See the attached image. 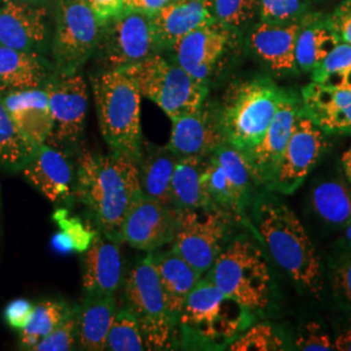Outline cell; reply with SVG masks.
<instances>
[{"mask_svg":"<svg viewBox=\"0 0 351 351\" xmlns=\"http://www.w3.org/2000/svg\"><path fill=\"white\" fill-rule=\"evenodd\" d=\"M75 195L99 233L120 242L126 215L142 195L138 165L117 151H84L75 165Z\"/></svg>","mask_w":351,"mask_h":351,"instance_id":"obj_1","label":"cell"},{"mask_svg":"<svg viewBox=\"0 0 351 351\" xmlns=\"http://www.w3.org/2000/svg\"><path fill=\"white\" fill-rule=\"evenodd\" d=\"M252 221L275 263L297 285L322 298V259L295 213L276 195L263 194L255 202Z\"/></svg>","mask_w":351,"mask_h":351,"instance_id":"obj_2","label":"cell"},{"mask_svg":"<svg viewBox=\"0 0 351 351\" xmlns=\"http://www.w3.org/2000/svg\"><path fill=\"white\" fill-rule=\"evenodd\" d=\"M101 136L110 149L138 164L143 151L142 95L120 69H106L93 80Z\"/></svg>","mask_w":351,"mask_h":351,"instance_id":"obj_3","label":"cell"},{"mask_svg":"<svg viewBox=\"0 0 351 351\" xmlns=\"http://www.w3.org/2000/svg\"><path fill=\"white\" fill-rule=\"evenodd\" d=\"M287 93L267 77L233 84L217 108L226 142L243 154L254 149L263 138Z\"/></svg>","mask_w":351,"mask_h":351,"instance_id":"obj_4","label":"cell"},{"mask_svg":"<svg viewBox=\"0 0 351 351\" xmlns=\"http://www.w3.org/2000/svg\"><path fill=\"white\" fill-rule=\"evenodd\" d=\"M252 322V311L226 295L206 275L190 291L177 326L189 339L223 346L246 330Z\"/></svg>","mask_w":351,"mask_h":351,"instance_id":"obj_5","label":"cell"},{"mask_svg":"<svg viewBox=\"0 0 351 351\" xmlns=\"http://www.w3.org/2000/svg\"><path fill=\"white\" fill-rule=\"evenodd\" d=\"M226 295L252 313L264 311L272 300V275L263 250L242 236L230 241L206 274Z\"/></svg>","mask_w":351,"mask_h":351,"instance_id":"obj_6","label":"cell"},{"mask_svg":"<svg viewBox=\"0 0 351 351\" xmlns=\"http://www.w3.org/2000/svg\"><path fill=\"white\" fill-rule=\"evenodd\" d=\"M120 71L133 80L142 97L154 101L171 120L198 110L207 98V84L197 81L159 53Z\"/></svg>","mask_w":351,"mask_h":351,"instance_id":"obj_7","label":"cell"},{"mask_svg":"<svg viewBox=\"0 0 351 351\" xmlns=\"http://www.w3.org/2000/svg\"><path fill=\"white\" fill-rule=\"evenodd\" d=\"M123 284L125 307L138 320L146 348L169 349L177 323L167 307L152 254H147L128 271Z\"/></svg>","mask_w":351,"mask_h":351,"instance_id":"obj_8","label":"cell"},{"mask_svg":"<svg viewBox=\"0 0 351 351\" xmlns=\"http://www.w3.org/2000/svg\"><path fill=\"white\" fill-rule=\"evenodd\" d=\"M232 217L217 207L178 211L172 249L204 276L226 247Z\"/></svg>","mask_w":351,"mask_h":351,"instance_id":"obj_9","label":"cell"},{"mask_svg":"<svg viewBox=\"0 0 351 351\" xmlns=\"http://www.w3.org/2000/svg\"><path fill=\"white\" fill-rule=\"evenodd\" d=\"M101 24L88 0H60L53 39L58 73H75L98 47Z\"/></svg>","mask_w":351,"mask_h":351,"instance_id":"obj_10","label":"cell"},{"mask_svg":"<svg viewBox=\"0 0 351 351\" xmlns=\"http://www.w3.org/2000/svg\"><path fill=\"white\" fill-rule=\"evenodd\" d=\"M45 88L52 114V130L47 145L66 151L80 143L88 111V86L84 77L75 73H58L49 77Z\"/></svg>","mask_w":351,"mask_h":351,"instance_id":"obj_11","label":"cell"},{"mask_svg":"<svg viewBox=\"0 0 351 351\" xmlns=\"http://www.w3.org/2000/svg\"><path fill=\"white\" fill-rule=\"evenodd\" d=\"M326 146L324 132L301 108L276 168L265 184L267 190L284 195L295 193L319 163Z\"/></svg>","mask_w":351,"mask_h":351,"instance_id":"obj_12","label":"cell"},{"mask_svg":"<svg viewBox=\"0 0 351 351\" xmlns=\"http://www.w3.org/2000/svg\"><path fill=\"white\" fill-rule=\"evenodd\" d=\"M103 26L106 32L99 38V43L107 69L125 68L159 50L152 14L126 8Z\"/></svg>","mask_w":351,"mask_h":351,"instance_id":"obj_13","label":"cell"},{"mask_svg":"<svg viewBox=\"0 0 351 351\" xmlns=\"http://www.w3.org/2000/svg\"><path fill=\"white\" fill-rule=\"evenodd\" d=\"M177 219L178 211L172 206L142 194L126 215L120 232V242H125L137 250H158L173 242Z\"/></svg>","mask_w":351,"mask_h":351,"instance_id":"obj_14","label":"cell"},{"mask_svg":"<svg viewBox=\"0 0 351 351\" xmlns=\"http://www.w3.org/2000/svg\"><path fill=\"white\" fill-rule=\"evenodd\" d=\"M230 29L215 20L178 39L172 47L176 64L197 81L207 84L232 43Z\"/></svg>","mask_w":351,"mask_h":351,"instance_id":"obj_15","label":"cell"},{"mask_svg":"<svg viewBox=\"0 0 351 351\" xmlns=\"http://www.w3.org/2000/svg\"><path fill=\"white\" fill-rule=\"evenodd\" d=\"M167 147L177 158H206L226 142L217 108L206 104L193 112L176 117Z\"/></svg>","mask_w":351,"mask_h":351,"instance_id":"obj_16","label":"cell"},{"mask_svg":"<svg viewBox=\"0 0 351 351\" xmlns=\"http://www.w3.org/2000/svg\"><path fill=\"white\" fill-rule=\"evenodd\" d=\"M21 172L26 181L51 203H66L75 197V168L65 151L43 143L38 146Z\"/></svg>","mask_w":351,"mask_h":351,"instance_id":"obj_17","label":"cell"},{"mask_svg":"<svg viewBox=\"0 0 351 351\" xmlns=\"http://www.w3.org/2000/svg\"><path fill=\"white\" fill-rule=\"evenodd\" d=\"M47 10L20 0H0V45L39 53L47 37Z\"/></svg>","mask_w":351,"mask_h":351,"instance_id":"obj_18","label":"cell"},{"mask_svg":"<svg viewBox=\"0 0 351 351\" xmlns=\"http://www.w3.org/2000/svg\"><path fill=\"white\" fill-rule=\"evenodd\" d=\"M301 108V99L294 94L287 93L262 141L245 154L256 185L265 186L274 173L277 162L293 132L295 116Z\"/></svg>","mask_w":351,"mask_h":351,"instance_id":"obj_19","label":"cell"},{"mask_svg":"<svg viewBox=\"0 0 351 351\" xmlns=\"http://www.w3.org/2000/svg\"><path fill=\"white\" fill-rule=\"evenodd\" d=\"M123 284V261L119 241L97 233L85 251L82 269L84 295H116Z\"/></svg>","mask_w":351,"mask_h":351,"instance_id":"obj_20","label":"cell"},{"mask_svg":"<svg viewBox=\"0 0 351 351\" xmlns=\"http://www.w3.org/2000/svg\"><path fill=\"white\" fill-rule=\"evenodd\" d=\"M301 19L290 23L262 21L251 32L250 46L255 55L277 75L297 72L295 40Z\"/></svg>","mask_w":351,"mask_h":351,"instance_id":"obj_21","label":"cell"},{"mask_svg":"<svg viewBox=\"0 0 351 351\" xmlns=\"http://www.w3.org/2000/svg\"><path fill=\"white\" fill-rule=\"evenodd\" d=\"M302 110L324 133L351 134V90L313 82L302 90Z\"/></svg>","mask_w":351,"mask_h":351,"instance_id":"obj_22","label":"cell"},{"mask_svg":"<svg viewBox=\"0 0 351 351\" xmlns=\"http://www.w3.org/2000/svg\"><path fill=\"white\" fill-rule=\"evenodd\" d=\"M0 98L26 138L36 146L47 142L53 121L45 88L0 91Z\"/></svg>","mask_w":351,"mask_h":351,"instance_id":"obj_23","label":"cell"},{"mask_svg":"<svg viewBox=\"0 0 351 351\" xmlns=\"http://www.w3.org/2000/svg\"><path fill=\"white\" fill-rule=\"evenodd\" d=\"M215 20L211 0H169L152 14L159 49H172L178 39Z\"/></svg>","mask_w":351,"mask_h":351,"instance_id":"obj_24","label":"cell"},{"mask_svg":"<svg viewBox=\"0 0 351 351\" xmlns=\"http://www.w3.org/2000/svg\"><path fill=\"white\" fill-rule=\"evenodd\" d=\"M119 307L116 295H84L75 310L77 341L81 349L106 350L107 336Z\"/></svg>","mask_w":351,"mask_h":351,"instance_id":"obj_25","label":"cell"},{"mask_svg":"<svg viewBox=\"0 0 351 351\" xmlns=\"http://www.w3.org/2000/svg\"><path fill=\"white\" fill-rule=\"evenodd\" d=\"M152 259L162 284L167 307L177 323L184 303L201 280L202 275L173 249L152 255Z\"/></svg>","mask_w":351,"mask_h":351,"instance_id":"obj_26","label":"cell"},{"mask_svg":"<svg viewBox=\"0 0 351 351\" xmlns=\"http://www.w3.org/2000/svg\"><path fill=\"white\" fill-rule=\"evenodd\" d=\"M50 75V65L39 53L0 45V91L42 88Z\"/></svg>","mask_w":351,"mask_h":351,"instance_id":"obj_27","label":"cell"},{"mask_svg":"<svg viewBox=\"0 0 351 351\" xmlns=\"http://www.w3.org/2000/svg\"><path fill=\"white\" fill-rule=\"evenodd\" d=\"M339 43V37L328 17L320 14L302 17L301 27L295 40L297 69L303 72L313 71Z\"/></svg>","mask_w":351,"mask_h":351,"instance_id":"obj_28","label":"cell"},{"mask_svg":"<svg viewBox=\"0 0 351 351\" xmlns=\"http://www.w3.org/2000/svg\"><path fill=\"white\" fill-rule=\"evenodd\" d=\"M177 160L178 158L167 146L159 147L154 145H143L142 156L137 165L141 189L145 197L172 206L171 182Z\"/></svg>","mask_w":351,"mask_h":351,"instance_id":"obj_29","label":"cell"},{"mask_svg":"<svg viewBox=\"0 0 351 351\" xmlns=\"http://www.w3.org/2000/svg\"><path fill=\"white\" fill-rule=\"evenodd\" d=\"M206 158H178L171 182V201L177 211L213 208L203 186Z\"/></svg>","mask_w":351,"mask_h":351,"instance_id":"obj_30","label":"cell"},{"mask_svg":"<svg viewBox=\"0 0 351 351\" xmlns=\"http://www.w3.org/2000/svg\"><path fill=\"white\" fill-rule=\"evenodd\" d=\"M311 207L326 224L346 226L351 221V190L339 180L319 182L313 189Z\"/></svg>","mask_w":351,"mask_h":351,"instance_id":"obj_31","label":"cell"},{"mask_svg":"<svg viewBox=\"0 0 351 351\" xmlns=\"http://www.w3.org/2000/svg\"><path fill=\"white\" fill-rule=\"evenodd\" d=\"M37 147L19 130L0 98V168L21 172Z\"/></svg>","mask_w":351,"mask_h":351,"instance_id":"obj_32","label":"cell"},{"mask_svg":"<svg viewBox=\"0 0 351 351\" xmlns=\"http://www.w3.org/2000/svg\"><path fill=\"white\" fill-rule=\"evenodd\" d=\"M73 310L62 301L46 300L34 304V310L27 326L20 330V348L23 350H33L40 339L72 314Z\"/></svg>","mask_w":351,"mask_h":351,"instance_id":"obj_33","label":"cell"},{"mask_svg":"<svg viewBox=\"0 0 351 351\" xmlns=\"http://www.w3.org/2000/svg\"><path fill=\"white\" fill-rule=\"evenodd\" d=\"M314 82L330 88L351 90V46L339 42L326 59L315 66Z\"/></svg>","mask_w":351,"mask_h":351,"instance_id":"obj_34","label":"cell"},{"mask_svg":"<svg viewBox=\"0 0 351 351\" xmlns=\"http://www.w3.org/2000/svg\"><path fill=\"white\" fill-rule=\"evenodd\" d=\"M53 220L60 228V232L56 233L52 239V246L59 252H85L93 243L95 232L88 230L84 223L69 216L66 210H58L53 213Z\"/></svg>","mask_w":351,"mask_h":351,"instance_id":"obj_35","label":"cell"},{"mask_svg":"<svg viewBox=\"0 0 351 351\" xmlns=\"http://www.w3.org/2000/svg\"><path fill=\"white\" fill-rule=\"evenodd\" d=\"M146 349L145 339L136 316L125 306L119 308L107 336L106 350L142 351Z\"/></svg>","mask_w":351,"mask_h":351,"instance_id":"obj_36","label":"cell"},{"mask_svg":"<svg viewBox=\"0 0 351 351\" xmlns=\"http://www.w3.org/2000/svg\"><path fill=\"white\" fill-rule=\"evenodd\" d=\"M287 349V342L280 330L267 323L249 326L228 343V350L233 351H277Z\"/></svg>","mask_w":351,"mask_h":351,"instance_id":"obj_37","label":"cell"},{"mask_svg":"<svg viewBox=\"0 0 351 351\" xmlns=\"http://www.w3.org/2000/svg\"><path fill=\"white\" fill-rule=\"evenodd\" d=\"M329 281L339 307L351 313V247L341 246L328 261Z\"/></svg>","mask_w":351,"mask_h":351,"instance_id":"obj_38","label":"cell"},{"mask_svg":"<svg viewBox=\"0 0 351 351\" xmlns=\"http://www.w3.org/2000/svg\"><path fill=\"white\" fill-rule=\"evenodd\" d=\"M259 11V0H213V12L215 19L229 26L245 25L255 17Z\"/></svg>","mask_w":351,"mask_h":351,"instance_id":"obj_39","label":"cell"},{"mask_svg":"<svg viewBox=\"0 0 351 351\" xmlns=\"http://www.w3.org/2000/svg\"><path fill=\"white\" fill-rule=\"evenodd\" d=\"M77 342L75 310L72 311L60 326H56L49 336L40 339L33 351L72 350Z\"/></svg>","mask_w":351,"mask_h":351,"instance_id":"obj_40","label":"cell"},{"mask_svg":"<svg viewBox=\"0 0 351 351\" xmlns=\"http://www.w3.org/2000/svg\"><path fill=\"white\" fill-rule=\"evenodd\" d=\"M259 12L265 23L297 21L303 12V0H259Z\"/></svg>","mask_w":351,"mask_h":351,"instance_id":"obj_41","label":"cell"},{"mask_svg":"<svg viewBox=\"0 0 351 351\" xmlns=\"http://www.w3.org/2000/svg\"><path fill=\"white\" fill-rule=\"evenodd\" d=\"M295 348L304 351L335 350L333 339L319 322H308L295 336Z\"/></svg>","mask_w":351,"mask_h":351,"instance_id":"obj_42","label":"cell"},{"mask_svg":"<svg viewBox=\"0 0 351 351\" xmlns=\"http://www.w3.org/2000/svg\"><path fill=\"white\" fill-rule=\"evenodd\" d=\"M34 304L24 298L10 302L4 308V320L14 330H23L32 319Z\"/></svg>","mask_w":351,"mask_h":351,"instance_id":"obj_43","label":"cell"},{"mask_svg":"<svg viewBox=\"0 0 351 351\" xmlns=\"http://www.w3.org/2000/svg\"><path fill=\"white\" fill-rule=\"evenodd\" d=\"M328 19L339 42L351 46V0H345L342 4H339L333 14Z\"/></svg>","mask_w":351,"mask_h":351,"instance_id":"obj_44","label":"cell"},{"mask_svg":"<svg viewBox=\"0 0 351 351\" xmlns=\"http://www.w3.org/2000/svg\"><path fill=\"white\" fill-rule=\"evenodd\" d=\"M90 8L101 26L106 25L114 17L125 11V0H88Z\"/></svg>","mask_w":351,"mask_h":351,"instance_id":"obj_45","label":"cell"},{"mask_svg":"<svg viewBox=\"0 0 351 351\" xmlns=\"http://www.w3.org/2000/svg\"><path fill=\"white\" fill-rule=\"evenodd\" d=\"M335 350L351 351V316L339 324L335 339H333Z\"/></svg>","mask_w":351,"mask_h":351,"instance_id":"obj_46","label":"cell"},{"mask_svg":"<svg viewBox=\"0 0 351 351\" xmlns=\"http://www.w3.org/2000/svg\"><path fill=\"white\" fill-rule=\"evenodd\" d=\"M168 1L169 0H125L128 8L149 14L158 12Z\"/></svg>","mask_w":351,"mask_h":351,"instance_id":"obj_47","label":"cell"},{"mask_svg":"<svg viewBox=\"0 0 351 351\" xmlns=\"http://www.w3.org/2000/svg\"><path fill=\"white\" fill-rule=\"evenodd\" d=\"M341 163H342V168H343L345 176H346V178L349 180V182L351 184V146L342 154Z\"/></svg>","mask_w":351,"mask_h":351,"instance_id":"obj_48","label":"cell"},{"mask_svg":"<svg viewBox=\"0 0 351 351\" xmlns=\"http://www.w3.org/2000/svg\"><path fill=\"white\" fill-rule=\"evenodd\" d=\"M345 233H343V239L341 242V246H345V247H351V221L345 226Z\"/></svg>","mask_w":351,"mask_h":351,"instance_id":"obj_49","label":"cell"},{"mask_svg":"<svg viewBox=\"0 0 351 351\" xmlns=\"http://www.w3.org/2000/svg\"><path fill=\"white\" fill-rule=\"evenodd\" d=\"M20 1H25V3H32V4H39V1H42V0H20Z\"/></svg>","mask_w":351,"mask_h":351,"instance_id":"obj_50","label":"cell"}]
</instances>
